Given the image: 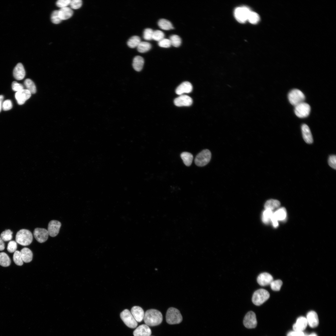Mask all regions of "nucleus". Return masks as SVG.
I'll return each mask as SVG.
<instances>
[{
  "mask_svg": "<svg viewBox=\"0 0 336 336\" xmlns=\"http://www.w3.org/2000/svg\"><path fill=\"white\" fill-rule=\"evenodd\" d=\"M143 320L146 324L148 326H155L162 322V315L159 311L151 309L146 311L144 313Z\"/></svg>",
  "mask_w": 336,
  "mask_h": 336,
  "instance_id": "obj_1",
  "label": "nucleus"
},
{
  "mask_svg": "<svg viewBox=\"0 0 336 336\" xmlns=\"http://www.w3.org/2000/svg\"><path fill=\"white\" fill-rule=\"evenodd\" d=\"M32 233L29 230L22 229L18 231L16 236V242L23 246L30 245L33 240Z\"/></svg>",
  "mask_w": 336,
  "mask_h": 336,
  "instance_id": "obj_2",
  "label": "nucleus"
},
{
  "mask_svg": "<svg viewBox=\"0 0 336 336\" xmlns=\"http://www.w3.org/2000/svg\"><path fill=\"white\" fill-rule=\"evenodd\" d=\"M166 317V322L170 324H179L182 320V317L180 311L174 307H170L167 310Z\"/></svg>",
  "mask_w": 336,
  "mask_h": 336,
  "instance_id": "obj_3",
  "label": "nucleus"
},
{
  "mask_svg": "<svg viewBox=\"0 0 336 336\" xmlns=\"http://www.w3.org/2000/svg\"><path fill=\"white\" fill-rule=\"evenodd\" d=\"M269 296V293L267 291L264 289H260L254 292L252 301L255 305L260 306L266 301Z\"/></svg>",
  "mask_w": 336,
  "mask_h": 336,
  "instance_id": "obj_4",
  "label": "nucleus"
},
{
  "mask_svg": "<svg viewBox=\"0 0 336 336\" xmlns=\"http://www.w3.org/2000/svg\"><path fill=\"white\" fill-rule=\"evenodd\" d=\"M288 97L290 103L294 106L304 102L305 96L303 93L298 89H293L288 93Z\"/></svg>",
  "mask_w": 336,
  "mask_h": 336,
  "instance_id": "obj_5",
  "label": "nucleus"
},
{
  "mask_svg": "<svg viewBox=\"0 0 336 336\" xmlns=\"http://www.w3.org/2000/svg\"><path fill=\"white\" fill-rule=\"evenodd\" d=\"M211 158L210 151L207 149L203 150L196 156L195 159L196 165L199 166H203L207 164Z\"/></svg>",
  "mask_w": 336,
  "mask_h": 336,
  "instance_id": "obj_6",
  "label": "nucleus"
},
{
  "mask_svg": "<svg viewBox=\"0 0 336 336\" xmlns=\"http://www.w3.org/2000/svg\"><path fill=\"white\" fill-rule=\"evenodd\" d=\"M120 317L125 324L131 328H135L138 325L137 322L135 320L129 310L126 309L120 314Z\"/></svg>",
  "mask_w": 336,
  "mask_h": 336,
  "instance_id": "obj_7",
  "label": "nucleus"
},
{
  "mask_svg": "<svg viewBox=\"0 0 336 336\" xmlns=\"http://www.w3.org/2000/svg\"><path fill=\"white\" fill-rule=\"evenodd\" d=\"M310 111V105L304 102H301L295 106V114L300 118H302L307 117L309 115Z\"/></svg>",
  "mask_w": 336,
  "mask_h": 336,
  "instance_id": "obj_8",
  "label": "nucleus"
},
{
  "mask_svg": "<svg viewBox=\"0 0 336 336\" xmlns=\"http://www.w3.org/2000/svg\"><path fill=\"white\" fill-rule=\"evenodd\" d=\"M251 10L246 7L236 8L234 11V16L236 20L239 22L244 23L248 20V18Z\"/></svg>",
  "mask_w": 336,
  "mask_h": 336,
  "instance_id": "obj_9",
  "label": "nucleus"
},
{
  "mask_svg": "<svg viewBox=\"0 0 336 336\" xmlns=\"http://www.w3.org/2000/svg\"><path fill=\"white\" fill-rule=\"evenodd\" d=\"M243 324L245 327L249 329H252L256 327L257 325V320L255 313L250 311L245 316Z\"/></svg>",
  "mask_w": 336,
  "mask_h": 336,
  "instance_id": "obj_10",
  "label": "nucleus"
},
{
  "mask_svg": "<svg viewBox=\"0 0 336 336\" xmlns=\"http://www.w3.org/2000/svg\"><path fill=\"white\" fill-rule=\"evenodd\" d=\"M33 234L36 240L40 243L46 241L49 235L48 230L43 228H36L34 231Z\"/></svg>",
  "mask_w": 336,
  "mask_h": 336,
  "instance_id": "obj_11",
  "label": "nucleus"
},
{
  "mask_svg": "<svg viewBox=\"0 0 336 336\" xmlns=\"http://www.w3.org/2000/svg\"><path fill=\"white\" fill-rule=\"evenodd\" d=\"M61 226V223L59 221L52 220L50 221L47 230L49 235L52 237L57 236L59 233Z\"/></svg>",
  "mask_w": 336,
  "mask_h": 336,
  "instance_id": "obj_12",
  "label": "nucleus"
},
{
  "mask_svg": "<svg viewBox=\"0 0 336 336\" xmlns=\"http://www.w3.org/2000/svg\"><path fill=\"white\" fill-rule=\"evenodd\" d=\"M192 99L189 96L184 95H180L174 100L175 105L177 106H188L192 103Z\"/></svg>",
  "mask_w": 336,
  "mask_h": 336,
  "instance_id": "obj_13",
  "label": "nucleus"
},
{
  "mask_svg": "<svg viewBox=\"0 0 336 336\" xmlns=\"http://www.w3.org/2000/svg\"><path fill=\"white\" fill-rule=\"evenodd\" d=\"M31 93L27 89H23L17 92L15 94V98L19 105L23 104L31 96Z\"/></svg>",
  "mask_w": 336,
  "mask_h": 336,
  "instance_id": "obj_14",
  "label": "nucleus"
},
{
  "mask_svg": "<svg viewBox=\"0 0 336 336\" xmlns=\"http://www.w3.org/2000/svg\"><path fill=\"white\" fill-rule=\"evenodd\" d=\"M257 280L258 284L262 286L270 285L273 280L272 276L266 272L260 273L257 277Z\"/></svg>",
  "mask_w": 336,
  "mask_h": 336,
  "instance_id": "obj_15",
  "label": "nucleus"
},
{
  "mask_svg": "<svg viewBox=\"0 0 336 336\" xmlns=\"http://www.w3.org/2000/svg\"><path fill=\"white\" fill-rule=\"evenodd\" d=\"M151 330L146 324H143L138 327L133 331L134 336H150Z\"/></svg>",
  "mask_w": 336,
  "mask_h": 336,
  "instance_id": "obj_16",
  "label": "nucleus"
},
{
  "mask_svg": "<svg viewBox=\"0 0 336 336\" xmlns=\"http://www.w3.org/2000/svg\"><path fill=\"white\" fill-rule=\"evenodd\" d=\"M193 86L190 83L188 82H184L180 84L175 90L176 94L180 95L184 93H188L192 90Z\"/></svg>",
  "mask_w": 336,
  "mask_h": 336,
  "instance_id": "obj_17",
  "label": "nucleus"
},
{
  "mask_svg": "<svg viewBox=\"0 0 336 336\" xmlns=\"http://www.w3.org/2000/svg\"><path fill=\"white\" fill-rule=\"evenodd\" d=\"M306 319L308 324L311 328L317 327L319 323V320L317 314L314 311L309 312L306 315Z\"/></svg>",
  "mask_w": 336,
  "mask_h": 336,
  "instance_id": "obj_18",
  "label": "nucleus"
},
{
  "mask_svg": "<svg viewBox=\"0 0 336 336\" xmlns=\"http://www.w3.org/2000/svg\"><path fill=\"white\" fill-rule=\"evenodd\" d=\"M307 324L306 318L300 316L297 319L296 323L293 324V329L294 331L303 332L306 329Z\"/></svg>",
  "mask_w": 336,
  "mask_h": 336,
  "instance_id": "obj_19",
  "label": "nucleus"
},
{
  "mask_svg": "<svg viewBox=\"0 0 336 336\" xmlns=\"http://www.w3.org/2000/svg\"><path fill=\"white\" fill-rule=\"evenodd\" d=\"M131 312L137 322H141L143 319L144 312L140 307L135 306L132 307Z\"/></svg>",
  "mask_w": 336,
  "mask_h": 336,
  "instance_id": "obj_20",
  "label": "nucleus"
},
{
  "mask_svg": "<svg viewBox=\"0 0 336 336\" xmlns=\"http://www.w3.org/2000/svg\"><path fill=\"white\" fill-rule=\"evenodd\" d=\"M13 75L14 78L17 80H21L24 78L25 76V71L23 65L21 63H18L14 68Z\"/></svg>",
  "mask_w": 336,
  "mask_h": 336,
  "instance_id": "obj_21",
  "label": "nucleus"
},
{
  "mask_svg": "<svg viewBox=\"0 0 336 336\" xmlns=\"http://www.w3.org/2000/svg\"><path fill=\"white\" fill-rule=\"evenodd\" d=\"M301 131L303 138L305 142L308 144H311L313 142L312 136L308 126L304 124L302 125Z\"/></svg>",
  "mask_w": 336,
  "mask_h": 336,
  "instance_id": "obj_22",
  "label": "nucleus"
},
{
  "mask_svg": "<svg viewBox=\"0 0 336 336\" xmlns=\"http://www.w3.org/2000/svg\"><path fill=\"white\" fill-rule=\"evenodd\" d=\"M58 11L59 16L62 20L69 19L73 14V11L71 8L67 7L60 8Z\"/></svg>",
  "mask_w": 336,
  "mask_h": 336,
  "instance_id": "obj_23",
  "label": "nucleus"
},
{
  "mask_svg": "<svg viewBox=\"0 0 336 336\" xmlns=\"http://www.w3.org/2000/svg\"><path fill=\"white\" fill-rule=\"evenodd\" d=\"M23 262L27 263L31 262L33 258V253L29 249L25 247L20 251Z\"/></svg>",
  "mask_w": 336,
  "mask_h": 336,
  "instance_id": "obj_24",
  "label": "nucleus"
},
{
  "mask_svg": "<svg viewBox=\"0 0 336 336\" xmlns=\"http://www.w3.org/2000/svg\"><path fill=\"white\" fill-rule=\"evenodd\" d=\"M144 64V60L141 56H137L133 58V67L136 71L139 72L142 69Z\"/></svg>",
  "mask_w": 336,
  "mask_h": 336,
  "instance_id": "obj_25",
  "label": "nucleus"
},
{
  "mask_svg": "<svg viewBox=\"0 0 336 336\" xmlns=\"http://www.w3.org/2000/svg\"><path fill=\"white\" fill-rule=\"evenodd\" d=\"M280 205V202L278 200L271 199L266 202L264 207L265 209H269L273 212L274 210L279 208Z\"/></svg>",
  "mask_w": 336,
  "mask_h": 336,
  "instance_id": "obj_26",
  "label": "nucleus"
},
{
  "mask_svg": "<svg viewBox=\"0 0 336 336\" xmlns=\"http://www.w3.org/2000/svg\"><path fill=\"white\" fill-rule=\"evenodd\" d=\"M273 216L278 221H284L287 216L286 209L283 207L278 209L273 212Z\"/></svg>",
  "mask_w": 336,
  "mask_h": 336,
  "instance_id": "obj_27",
  "label": "nucleus"
},
{
  "mask_svg": "<svg viewBox=\"0 0 336 336\" xmlns=\"http://www.w3.org/2000/svg\"><path fill=\"white\" fill-rule=\"evenodd\" d=\"M158 25L160 28L165 30H169L174 28L171 22L164 19H160L158 22Z\"/></svg>",
  "mask_w": 336,
  "mask_h": 336,
  "instance_id": "obj_28",
  "label": "nucleus"
},
{
  "mask_svg": "<svg viewBox=\"0 0 336 336\" xmlns=\"http://www.w3.org/2000/svg\"><path fill=\"white\" fill-rule=\"evenodd\" d=\"M180 157L186 166H189L191 164L193 158L192 154L187 152H184L181 154Z\"/></svg>",
  "mask_w": 336,
  "mask_h": 336,
  "instance_id": "obj_29",
  "label": "nucleus"
},
{
  "mask_svg": "<svg viewBox=\"0 0 336 336\" xmlns=\"http://www.w3.org/2000/svg\"><path fill=\"white\" fill-rule=\"evenodd\" d=\"M11 260L8 255L5 252L0 253V265L4 267L9 266Z\"/></svg>",
  "mask_w": 336,
  "mask_h": 336,
  "instance_id": "obj_30",
  "label": "nucleus"
},
{
  "mask_svg": "<svg viewBox=\"0 0 336 336\" xmlns=\"http://www.w3.org/2000/svg\"><path fill=\"white\" fill-rule=\"evenodd\" d=\"M152 47L151 44L145 41H141L137 47L138 51L140 53H144L149 50Z\"/></svg>",
  "mask_w": 336,
  "mask_h": 336,
  "instance_id": "obj_31",
  "label": "nucleus"
},
{
  "mask_svg": "<svg viewBox=\"0 0 336 336\" xmlns=\"http://www.w3.org/2000/svg\"><path fill=\"white\" fill-rule=\"evenodd\" d=\"M141 42L140 37L137 36H133L128 40L127 44L129 47L133 48L137 47Z\"/></svg>",
  "mask_w": 336,
  "mask_h": 336,
  "instance_id": "obj_32",
  "label": "nucleus"
},
{
  "mask_svg": "<svg viewBox=\"0 0 336 336\" xmlns=\"http://www.w3.org/2000/svg\"><path fill=\"white\" fill-rule=\"evenodd\" d=\"M274 212L269 210L265 209L263 212L262 221L265 224H268L271 221Z\"/></svg>",
  "mask_w": 336,
  "mask_h": 336,
  "instance_id": "obj_33",
  "label": "nucleus"
},
{
  "mask_svg": "<svg viewBox=\"0 0 336 336\" xmlns=\"http://www.w3.org/2000/svg\"><path fill=\"white\" fill-rule=\"evenodd\" d=\"M24 84L27 88L26 89L29 91L31 94H34L36 93V86L34 82L31 79H26L24 81Z\"/></svg>",
  "mask_w": 336,
  "mask_h": 336,
  "instance_id": "obj_34",
  "label": "nucleus"
},
{
  "mask_svg": "<svg viewBox=\"0 0 336 336\" xmlns=\"http://www.w3.org/2000/svg\"><path fill=\"white\" fill-rule=\"evenodd\" d=\"M171 45L174 47H177L180 46L181 43V40L178 35H171L169 39Z\"/></svg>",
  "mask_w": 336,
  "mask_h": 336,
  "instance_id": "obj_35",
  "label": "nucleus"
},
{
  "mask_svg": "<svg viewBox=\"0 0 336 336\" xmlns=\"http://www.w3.org/2000/svg\"><path fill=\"white\" fill-rule=\"evenodd\" d=\"M259 15L256 12L251 11L248 18V20L249 22L252 24H256L259 21Z\"/></svg>",
  "mask_w": 336,
  "mask_h": 336,
  "instance_id": "obj_36",
  "label": "nucleus"
},
{
  "mask_svg": "<svg viewBox=\"0 0 336 336\" xmlns=\"http://www.w3.org/2000/svg\"><path fill=\"white\" fill-rule=\"evenodd\" d=\"M13 260L15 264L18 266H21L23 264L20 251L16 250L13 255Z\"/></svg>",
  "mask_w": 336,
  "mask_h": 336,
  "instance_id": "obj_37",
  "label": "nucleus"
},
{
  "mask_svg": "<svg viewBox=\"0 0 336 336\" xmlns=\"http://www.w3.org/2000/svg\"><path fill=\"white\" fill-rule=\"evenodd\" d=\"M12 233L10 230H6L2 232L0 237L4 241H10L12 238Z\"/></svg>",
  "mask_w": 336,
  "mask_h": 336,
  "instance_id": "obj_38",
  "label": "nucleus"
},
{
  "mask_svg": "<svg viewBox=\"0 0 336 336\" xmlns=\"http://www.w3.org/2000/svg\"><path fill=\"white\" fill-rule=\"evenodd\" d=\"M282 284V281L278 279L273 280L270 285L271 289L273 291H279L280 290Z\"/></svg>",
  "mask_w": 336,
  "mask_h": 336,
  "instance_id": "obj_39",
  "label": "nucleus"
},
{
  "mask_svg": "<svg viewBox=\"0 0 336 336\" xmlns=\"http://www.w3.org/2000/svg\"><path fill=\"white\" fill-rule=\"evenodd\" d=\"M164 37L165 34L161 31L159 30L153 31L152 40L159 42L164 39Z\"/></svg>",
  "mask_w": 336,
  "mask_h": 336,
  "instance_id": "obj_40",
  "label": "nucleus"
},
{
  "mask_svg": "<svg viewBox=\"0 0 336 336\" xmlns=\"http://www.w3.org/2000/svg\"><path fill=\"white\" fill-rule=\"evenodd\" d=\"M51 19L52 23L55 24H58L62 21L59 16L58 10H55L53 12Z\"/></svg>",
  "mask_w": 336,
  "mask_h": 336,
  "instance_id": "obj_41",
  "label": "nucleus"
},
{
  "mask_svg": "<svg viewBox=\"0 0 336 336\" xmlns=\"http://www.w3.org/2000/svg\"><path fill=\"white\" fill-rule=\"evenodd\" d=\"M153 32V30L152 29L149 28L146 29L143 33L144 39L147 40H152Z\"/></svg>",
  "mask_w": 336,
  "mask_h": 336,
  "instance_id": "obj_42",
  "label": "nucleus"
},
{
  "mask_svg": "<svg viewBox=\"0 0 336 336\" xmlns=\"http://www.w3.org/2000/svg\"><path fill=\"white\" fill-rule=\"evenodd\" d=\"M17 248V242L14 240L10 241L8 244L7 247V251L10 253L14 252Z\"/></svg>",
  "mask_w": 336,
  "mask_h": 336,
  "instance_id": "obj_43",
  "label": "nucleus"
},
{
  "mask_svg": "<svg viewBox=\"0 0 336 336\" xmlns=\"http://www.w3.org/2000/svg\"><path fill=\"white\" fill-rule=\"evenodd\" d=\"M82 5V1L81 0H71L70 5L71 8L77 9L81 7Z\"/></svg>",
  "mask_w": 336,
  "mask_h": 336,
  "instance_id": "obj_44",
  "label": "nucleus"
},
{
  "mask_svg": "<svg viewBox=\"0 0 336 336\" xmlns=\"http://www.w3.org/2000/svg\"><path fill=\"white\" fill-rule=\"evenodd\" d=\"M158 42V45L159 46L162 48H169L171 45L170 41L169 39L164 38Z\"/></svg>",
  "mask_w": 336,
  "mask_h": 336,
  "instance_id": "obj_45",
  "label": "nucleus"
},
{
  "mask_svg": "<svg viewBox=\"0 0 336 336\" xmlns=\"http://www.w3.org/2000/svg\"><path fill=\"white\" fill-rule=\"evenodd\" d=\"M12 107V103L10 100H7L2 102V108L4 111L10 110Z\"/></svg>",
  "mask_w": 336,
  "mask_h": 336,
  "instance_id": "obj_46",
  "label": "nucleus"
},
{
  "mask_svg": "<svg viewBox=\"0 0 336 336\" xmlns=\"http://www.w3.org/2000/svg\"><path fill=\"white\" fill-rule=\"evenodd\" d=\"M71 0H59L57 1L56 5L60 8L67 7L70 5Z\"/></svg>",
  "mask_w": 336,
  "mask_h": 336,
  "instance_id": "obj_47",
  "label": "nucleus"
},
{
  "mask_svg": "<svg viewBox=\"0 0 336 336\" xmlns=\"http://www.w3.org/2000/svg\"><path fill=\"white\" fill-rule=\"evenodd\" d=\"M328 163L329 166L334 169H336V156L335 155H332L329 156L328 159Z\"/></svg>",
  "mask_w": 336,
  "mask_h": 336,
  "instance_id": "obj_48",
  "label": "nucleus"
},
{
  "mask_svg": "<svg viewBox=\"0 0 336 336\" xmlns=\"http://www.w3.org/2000/svg\"><path fill=\"white\" fill-rule=\"evenodd\" d=\"M12 90L16 92L21 91L24 89L23 86L16 81H14L12 83Z\"/></svg>",
  "mask_w": 336,
  "mask_h": 336,
  "instance_id": "obj_49",
  "label": "nucleus"
},
{
  "mask_svg": "<svg viewBox=\"0 0 336 336\" xmlns=\"http://www.w3.org/2000/svg\"><path fill=\"white\" fill-rule=\"evenodd\" d=\"M305 333L302 331H291L289 332L287 336H302Z\"/></svg>",
  "mask_w": 336,
  "mask_h": 336,
  "instance_id": "obj_50",
  "label": "nucleus"
},
{
  "mask_svg": "<svg viewBox=\"0 0 336 336\" xmlns=\"http://www.w3.org/2000/svg\"><path fill=\"white\" fill-rule=\"evenodd\" d=\"M5 249V244L4 241L0 236V251H2Z\"/></svg>",
  "mask_w": 336,
  "mask_h": 336,
  "instance_id": "obj_51",
  "label": "nucleus"
},
{
  "mask_svg": "<svg viewBox=\"0 0 336 336\" xmlns=\"http://www.w3.org/2000/svg\"><path fill=\"white\" fill-rule=\"evenodd\" d=\"M3 99V96L2 95H0V112L2 109V101Z\"/></svg>",
  "mask_w": 336,
  "mask_h": 336,
  "instance_id": "obj_52",
  "label": "nucleus"
},
{
  "mask_svg": "<svg viewBox=\"0 0 336 336\" xmlns=\"http://www.w3.org/2000/svg\"><path fill=\"white\" fill-rule=\"evenodd\" d=\"M307 336H318L315 333H312L311 334H309L308 335H307Z\"/></svg>",
  "mask_w": 336,
  "mask_h": 336,
  "instance_id": "obj_53",
  "label": "nucleus"
},
{
  "mask_svg": "<svg viewBox=\"0 0 336 336\" xmlns=\"http://www.w3.org/2000/svg\"><path fill=\"white\" fill-rule=\"evenodd\" d=\"M302 336H307V335L306 334H304Z\"/></svg>",
  "mask_w": 336,
  "mask_h": 336,
  "instance_id": "obj_54",
  "label": "nucleus"
}]
</instances>
